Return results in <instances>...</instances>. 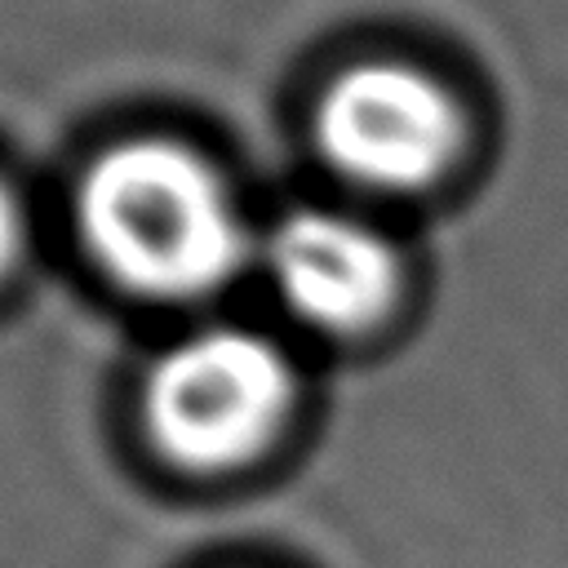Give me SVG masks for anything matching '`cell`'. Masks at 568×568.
Here are the masks:
<instances>
[{
	"label": "cell",
	"instance_id": "1",
	"mask_svg": "<svg viewBox=\"0 0 568 568\" xmlns=\"http://www.w3.org/2000/svg\"><path fill=\"white\" fill-rule=\"evenodd\" d=\"M93 262L142 297H204L244 257V226L222 178L169 138L102 151L75 191Z\"/></svg>",
	"mask_w": 568,
	"mask_h": 568
},
{
	"label": "cell",
	"instance_id": "2",
	"mask_svg": "<svg viewBox=\"0 0 568 568\" xmlns=\"http://www.w3.org/2000/svg\"><path fill=\"white\" fill-rule=\"evenodd\" d=\"M142 404L151 439L173 462L217 470L271 444L293 404V373L271 342L209 328L160 355Z\"/></svg>",
	"mask_w": 568,
	"mask_h": 568
},
{
	"label": "cell",
	"instance_id": "3",
	"mask_svg": "<svg viewBox=\"0 0 568 568\" xmlns=\"http://www.w3.org/2000/svg\"><path fill=\"white\" fill-rule=\"evenodd\" d=\"M315 146L368 191H426L466 151L457 93L413 62H355L333 75L315 106Z\"/></svg>",
	"mask_w": 568,
	"mask_h": 568
},
{
	"label": "cell",
	"instance_id": "4",
	"mask_svg": "<svg viewBox=\"0 0 568 568\" xmlns=\"http://www.w3.org/2000/svg\"><path fill=\"white\" fill-rule=\"evenodd\" d=\"M280 297L324 333H364L399 297V248L359 217L302 209L266 244Z\"/></svg>",
	"mask_w": 568,
	"mask_h": 568
},
{
	"label": "cell",
	"instance_id": "5",
	"mask_svg": "<svg viewBox=\"0 0 568 568\" xmlns=\"http://www.w3.org/2000/svg\"><path fill=\"white\" fill-rule=\"evenodd\" d=\"M18 244H22V217H18L13 195H9V191H4V182H0V275L13 266Z\"/></svg>",
	"mask_w": 568,
	"mask_h": 568
}]
</instances>
